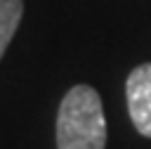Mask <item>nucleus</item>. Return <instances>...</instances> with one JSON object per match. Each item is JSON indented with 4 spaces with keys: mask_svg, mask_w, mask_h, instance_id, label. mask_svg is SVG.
Instances as JSON below:
<instances>
[{
    "mask_svg": "<svg viewBox=\"0 0 151 149\" xmlns=\"http://www.w3.org/2000/svg\"><path fill=\"white\" fill-rule=\"evenodd\" d=\"M57 147L59 149H104L106 118L101 97L90 85L71 88L57 116Z\"/></svg>",
    "mask_w": 151,
    "mask_h": 149,
    "instance_id": "nucleus-1",
    "label": "nucleus"
},
{
    "mask_svg": "<svg viewBox=\"0 0 151 149\" xmlns=\"http://www.w3.org/2000/svg\"><path fill=\"white\" fill-rule=\"evenodd\" d=\"M127 111L139 135L151 137V61L139 64L125 83Z\"/></svg>",
    "mask_w": 151,
    "mask_h": 149,
    "instance_id": "nucleus-2",
    "label": "nucleus"
},
{
    "mask_svg": "<svg viewBox=\"0 0 151 149\" xmlns=\"http://www.w3.org/2000/svg\"><path fill=\"white\" fill-rule=\"evenodd\" d=\"M21 12H24L21 0H0V59L17 33V26L21 21Z\"/></svg>",
    "mask_w": 151,
    "mask_h": 149,
    "instance_id": "nucleus-3",
    "label": "nucleus"
}]
</instances>
